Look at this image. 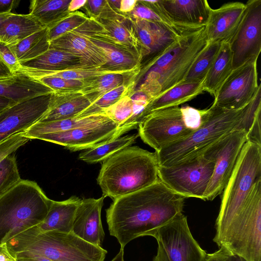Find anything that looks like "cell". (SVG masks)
<instances>
[{"label":"cell","mask_w":261,"mask_h":261,"mask_svg":"<svg viewBox=\"0 0 261 261\" xmlns=\"http://www.w3.org/2000/svg\"><path fill=\"white\" fill-rule=\"evenodd\" d=\"M103 114L111 119L119 127V137L124 134V126L133 115V103L129 95L123 97L117 102L105 109Z\"/></svg>","instance_id":"74e56055"},{"label":"cell","mask_w":261,"mask_h":261,"mask_svg":"<svg viewBox=\"0 0 261 261\" xmlns=\"http://www.w3.org/2000/svg\"><path fill=\"white\" fill-rule=\"evenodd\" d=\"M20 1L0 0V14L11 13V10L17 6Z\"/></svg>","instance_id":"681fc988"},{"label":"cell","mask_w":261,"mask_h":261,"mask_svg":"<svg viewBox=\"0 0 261 261\" xmlns=\"http://www.w3.org/2000/svg\"><path fill=\"white\" fill-rule=\"evenodd\" d=\"M260 114L259 112L254 120V121L247 133V141L261 146V127Z\"/></svg>","instance_id":"bcb514c9"},{"label":"cell","mask_w":261,"mask_h":261,"mask_svg":"<svg viewBox=\"0 0 261 261\" xmlns=\"http://www.w3.org/2000/svg\"><path fill=\"white\" fill-rule=\"evenodd\" d=\"M71 0H33L30 14L48 28L67 16Z\"/></svg>","instance_id":"d6a6232c"},{"label":"cell","mask_w":261,"mask_h":261,"mask_svg":"<svg viewBox=\"0 0 261 261\" xmlns=\"http://www.w3.org/2000/svg\"><path fill=\"white\" fill-rule=\"evenodd\" d=\"M203 91V81L200 83L182 82L152 99L145 109L140 123L149 113L161 109L177 107L193 99Z\"/></svg>","instance_id":"83f0119b"},{"label":"cell","mask_w":261,"mask_h":261,"mask_svg":"<svg viewBox=\"0 0 261 261\" xmlns=\"http://www.w3.org/2000/svg\"><path fill=\"white\" fill-rule=\"evenodd\" d=\"M208 44L205 26L186 30L163 54L145 65L137 90L153 99L180 84Z\"/></svg>","instance_id":"7a4b0ae2"},{"label":"cell","mask_w":261,"mask_h":261,"mask_svg":"<svg viewBox=\"0 0 261 261\" xmlns=\"http://www.w3.org/2000/svg\"><path fill=\"white\" fill-rule=\"evenodd\" d=\"M7 243L11 254L28 251L53 261H104L107 251L80 238L72 232H39L32 227Z\"/></svg>","instance_id":"8992f818"},{"label":"cell","mask_w":261,"mask_h":261,"mask_svg":"<svg viewBox=\"0 0 261 261\" xmlns=\"http://www.w3.org/2000/svg\"><path fill=\"white\" fill-rule=\"evenodd\" d=\"M101 24L109 37L117 43L137 52L142 58L147 52L138 39L130 17L113 7L99 18H96Z\"/></svg>","instance_id":"603a6c76"},{"label":"cell","mask_w":261,"mask_h":261,"mask_svg":"<svg viewBox=\"0 0 261 261\" xmlns=\"http://www.w3.org/2000/svg\"><path fill=\"white\" fill-rule=\"evenodd\" d=\"M13 74L9 69L3 64L0 60V80L9 77Z\"/></svg>","instance_id":"11a10c76"},{"label":"cell","mask_w":261,"mask_h":261,"mask_svg":"<svg viewBox=\"0 0 261 261\" xmlns=\"http://www.w3.org/2000/svg\"><path fill=\"white\" fill-rule=\"evenodd\" d=\"M88 18V15L81 11H76L70 13L62 19L48 28L49 41L75 30Z\"/></svg>","instance_id":"f35d334b"},{"label":"cell","mask_w":261,"mask_h":261,"mask_svg":"<svg viewBox=\"0 0 261 261\" xmlns=\"http://www.w3.org/2000/svg\"><path fill=\"white\" fill-rule=\"evenodd\" d=\"M0 60L13 75L19 72L22 68L10 48L2 42H0Z\"/></svg>","instance_id":"ee69618b"},{"label":"cell","mask_w":261,"mask_h":261,"mask_svg":"<svg viewBox=\"0 0 261 261\" xmlns=\"http://www.w3.org/2000/svg\"><path fill=\"white\" fill-rule=\"evenodd\" d=\"M245 4L231 2L211 9L205 26L208 43H228L232 39L243 19Z\"/></svg>","instance_id":"ffe728a7"},{"label":"cell","mask_w":261,"mask_h":261,"mask_svg":"<svg viewBox=\"0 0 261 261\" xmlns=\"http://www.w3.org/2000/svg\"><path fill=\"white\" fill-rule=\"evenodd\" d=\"M138 127L139 136L155 151L187 138L196 130L178 106L149 113Z\"/></svg>","instance_id":"9c48e42d"},{"label":"cell","mask_w":261,"mask_h":261,"mask_svg":"<svg viewBox=\"0 0 261 261\" xmlns=\"http://www.w3.org/2000/svg\"><path fill=\"white\" fill-rule=\"evenodd\" d=\"M87 0H71L69 6L68 11L73 12L85 6Z\"/></svg>","instance_id":"f5cc1de1"},{"label":"cell","mask_w":261,"mask_h":261,"mask_svg":"<svg viewBox=\"0 0 261 261\" xmlns=\"http://www.w3.org/2000/svg\"><path fill=\"white\" fill-rule=\"evenodd\" d=\"M45 28L43 25L29 14L11 13L0 23V42L8 47L18 44L31 34Z\"/></svg>","instance_id":"f1b7e54d"},{"label":"cell","mask_w":261,"mask_h":261,"mask_svg":"<svg viewBox=\"0 0 261 261\" xmlns=\"http://www.w3.org/2000/svg\"><path fill=\"white\" fill-rule=\"evenodd\" d=\"M52 201L36 182L22 179L0 196V245L42 223Z\"/></svg>","instance_id":"277c9868"},{"label":"cell","mask_w":261,"mask_h":261,"mask_svg":"<svg viewBox=\"0 0 261 261\" xmlns=\"http://www.w3.org/2000/svg\"><path fill=\"white\" fill-rule=\"evenodd\" d=\"M141 69L131 71H116L98 76L85 81L86 84L80 90L92 103L110 91L130 81L140 73Z\"/></svg>","instance_id":"f546056e"},{"label":"cell","mask_w":261,"mask_h":261,"mask_svg":"<svg viewBox=\"0 0 261 261\" xmlns=\"http://www.w3.org/2000/svg\"><path fill=\"white\" fill-rule=\"evenodd\" d=\"M14 104L15 103L10 100L0 97V112Z\"/></svg>","instance_id":"9f6ffc18"},{"label":"cell","mask_w":261,"mask_h":261,"mask_svg":"<svg viewBox=\"0 0 261 261\" xmlns=\"http://www.w3.org/2000/svg\"><path fill=\"white\" fill-rule=\"evenodd\" d=\"M261 179V146L249 141L243 145L222 193L216 221L220 233L242 206L255 184Z\"/></svg>","instance_id":"ba28073f"},{"label":"cell","mask_w":261,"mask_h":261,"mask_svg":"<svg viewBox=\"0 0 261 261\" xmlns=\"http://www.w3.org/2000/svg\"><path fill=\"white\" fill-rule=\"evenodd\" d=\"M92 17L98 18L110 8L111 5L107 0H88L85 5ZM87 8V9H88Z\"/></svg>","instance_id":"f6af8a7d"},{"label":"cell","mask_w":261,"mask_h":261,"mask_svg":"<svg viewBox=\"0 0 261 261\" xmlns=\"http://www.w3.org/2000/svg\"><path fill=\"white\" fill-rule=\"evenodd\" d=\"M49 45L48 28H45L9 47L21 64L42 55L49 48Z\"/></svg>","instance_id":"836d02e7"},{"label":"cell","mask_w":261,"mask_h":261,"mask_svg":"<svg viewBox=\"0 0 261 261\" xmlns=\"http://www.w3.org/2000/svg\"><path fill=\"white\" fill-rule=\"evenodd\" d=\"M55 92L80 91L85 86V81L66 80L55 76H44L38 79Z\"/></svg>","instance_id":"b9f144b4"},{"label":"cell","mask_w":261,"mask_h":261,"mask_svg":"<svg viewBox=\"0 0 261 261\" xmlns=\"http://www.w3.org/2000/svg\"><path fill=\"white\" fill-rule=\"evenodd\" d=\"M222 44L220 43H208L206 47L194 61L182 82L200 83L203 82L216 58Z\"/></svg>","instance_id":"d590c367"},{"label":"cell","mask_w":261,"mask_h":261,"mask_svg":"<svg viewBox=\"0 0 261 261\" xmlns=\"http://www.w3.org/2000/svg\"><path fill=\"white\" fill-rule=\"evenodd\" d=\"M232 58L229 43H222L203 81L204 91L208 92L214 97L216 96L219 89L233 70Z\"/></svg>","instance_id":"4dcf8cb0"},{"label":"cell","mask_w":261,"mask_h":261,"mask_svg":"<svg viewBox=\"0 0 261 261\" xmlns=\"http://www.w3.org/2000/svg\"><path fill=\"white\" fill-rule=\"evenodd\" d=\"M158 244L157 253L152 261H169L163 247L160 243Z\"/></svg>","instance_id":"db71d44e"},{"label":"cell","mask_w":261,"mask_h":261,"mask_svg":"<svg viewBox=\"0 0 261 261\" xmlns=\"http://www.w3.org/2000/svg\"><path fill=\"white\" fill-rule=\"evenodd\" d=\"M82 199L73 196L60 201L53 200L44 221L34 226L39 232H72L75 213Z\"/></svg>","instance_id":"4316f807"},{"label":"cell","mask_w":261,"mask_h":261,"mask_svg":"<svg viewBox=\"0 0 261 261\" xmlns=\"http://www.w3.org/2000/svg\"><path fill=\"white\" fill-rule=\"evenodd\" d=\"M260 88L257 61L246 63L232 71L217 92L213 104L229 110H241L253 99Z\"/></svg>","instance_id":"5bb4252c"},{"label":"cell","mask_w":261,"mask_h":261,"mask_svg":"<svg viewBox=\"0 0 261 261\" xmlns=\"http://www.w3.org/2000/svg\"><path fill=\"white\" fill-rule=\"evenodd\" d=\"M236 34L229 44L233 70L257 61L261 51V0H250Z\"/></svg>","instance_id":"4fadbf2b"},{"label":"cell","mask_w":261,"mask_h":261,"mask_svg":"<svg viewBox=\"0 0 261 261\" xmlns=\"http://www.w3.org/2000/svg\"><path fill=\"white\" fill-rule=\"evenodd\" d=\"M138 136L135 134L106 141L81 153L79 158L90 164L103 161L134 143Z\"/></svg>","instance_id":"e575fe53"},{"label":"cell","mask_w":261,"mask_h":261,"mask_svg":"<svg viewBox=\"0 0 261 261\" xmlns=\"http://www.w3.org/2000/svg\"><path fill=\"white\" fill-rule=\"evenodd\" d=\"M119 127L111 119L68 130L34 136L32 139L52 142L71 151L88 149L119 137Z\"/></svg>","instance_id":"2e32d148"},{"label":"cell","mask_w":261,"mask_h":261,"mask_svg":"<svg viewBox=\"0 0 261 261\" xmlns=\"http://www.w3.org/2000/svg\"><path fill=\"white\" fill-rule=\"evenodd\" d=\"M55 92L38 79L20 73L0 80V97L15 103Z\"/></svg>","instance_id":"d4e9b609"},{"label":"cell","mask_w":261,"mask_h":261,"mask_svg":"<svg viewBox=\"0 0 261 261\" xmlns=\"http://www.w3.org/2000/svg\"><path fill=\"white\" fill-rule=\"evenodd\" d=\"M30 139L25 137L24 132L12 135L0 143V162L18 148L24 145Z\"/></svg>","instance_id":"7bdbcfd3"},{"label":"cell","mask_w":261,"mask_h":261,"mask_svg":"<svg viewBox=\"0 0 261 261\" xmlns=\"http://www.w3.org/2000/svg\"><path fill=\"white\" fill-rule=\"evenodd\" d=\"M49 48L77 55L90 67H101L107 63L102 53L91 41L81 26L50 41Z\"/></svg>","instance_id":"cb8c5ba5"},{"label":"cell","mask_w":261,"mask_h":261,"mask_svg":"<svg viewBox=\"0 0 261 261\" xmlns=\"http://www.w3.org/2000/svg\"><path fill=\"white\" fill-rule=\"evenodd\" d=\"M185 198L159 179L144 189L119 197L106 210L110 234L121 248L140 237H152L182 213Z\"/></svg>","instance_id":"6da1fadb"},{"label":"cell","mask_w":261,"mask_h":261,"mask_svg":"<svg viewBox=\"0 0 261 261\" xmlns=\"http://www.w3.org/2000/svg\"><path fill=\"white\" fill-rule=\"evenodd\" d=\"M109 4L115 9L119 11L120 6L121 0H108Z\"/></svg>","instance_id":"680465c9"},{"label":"cell","mask_w":261,"mask_h":261,"mask_svg":"<svg viewBox=\"0 0 261 261\" xmlns=\"http://www.w3.org/2000/svg\"><path fill=\"white\" fill-rule=\"evenodd\" d=\"M163 247L169 261H204L207 255L194 238L182 213L158 228L152 236Z\"/></svg>","instance_id":"7c38bea8"},{"label":"cell","mask_w":261,"mask_h":261,"mask_svg":"<svg viewBox=\"0 0 261 261\" xmlns=\"http://www.w3.org/2000/svg\"><path fill=\"white\" fill-rule=\"evenodd\" d=\"M130 17L136 35L147 52L145 65L163 54L184 31L180 33L162 23Z\"/></svg>","instance_id":"d6986e66"},{"label":"cell","mask_w":261,"mask_h":261,"mask_svg":"<svg viewBox=\"0 0 261 261\" xmlns=\"http://www.w3.org/2000/svg\"><path fill=\"white\" fill-rule=\"evenodd\" d=\"M133 87V82L121 85L107 92L91 104L76 117L101 113L125 95H128Z\"/></svg>","instance_id":"8d00e7d4"},{"label":"cell","mask_w":261,"mask_h":261,"mask_svg":"<svg viewBox=\"0 0 261 261\" xmlns=\"http://www.w3.org/2000/svg\"><path fill=\"white\" fill-rule=\"evenodd\" d=\"M91 104L80 91L55 92L49 110L38 122L76 117Z\"/></svg>","instance_id":"484cf974"},{"label":"cell","mask_w":261,"mask_h":261,"mask_svg":"<svg viewBox=\"0 0 261 261\" xmlns=\"http://www.w3.org/2000/svg\"><path fill=\"white\" fill-rule=\"evenodd\" d=\"M114 72L116 71L107 70L101 67H86L53 72L45 76H51L66 80L86 81L98 76Z\"/></svg>","instance_id":"60d3db41"},{"label":"cell","mask_w":261,"mask_h":261,"mask_svg":"<svg viewBox=\"0 0 261 261\" xmlns=\"http://www.w3.org/2000/svg\"><path fill=\"white\" fill-rule=\"evenodd\" d=\"M158 169L155 152L127 147L103 161L97 182L103 195L114 200L155 182Z\"/></svg>","instance_id":"3957f363"},{"label":"cell","mask_w":261,"mask_h":261,"mask_svg":"<svg viewBox=\"0 0 261 261\" xmlns=\"http://www.w3.org/2000/svg\"><path fill=\"white\" fill-rule=\"evenodd\" d=\"M204 261H231L230 255L224 249L219 248L211 253H207Z\"/></svg>","instance_id":"c3c4849f"},{"label":"cell","mask_w":261,"mask_h":261,"mask_svg":"<svg viewBox=\"0 0 261 261\" xmlns=\"http://www.w3.org/2000/svg\"><path fill=\"white\" fill-rule=\"evenodd\" d=\"M53 94L24 100L0 112V143L38 122L49 110Z\"/></svg>","instance_id":"e0dca14e"},{"label":"cell","mask_w":261,"mask_h":261,"mask_svg":"<svg viewBox=\"0 0 261 261\" xmlns=\"http://www.w3.org/2000/svg\"><path fill=\"white\" fill-rule=\"evenodd\" d=\"M0 261H16L9 251L7 243L0 245Z\"/></svg>","instance_id":"816d5d0a"},{"label":"cell","mask_w":261,"mask_h":261,"mask_svg":"<svg viewBox=\"0 0 261 261\" xmlns=\"http://www.w3.org/2000/svg\"><path fill=\"white\" fill-rule=\"evenodd\" d=\"M231 261H246L242 258L236 255H230Z\"/></svg>","instance_id":"91938a15"},{"label":"cell","mask_w":261,"mask_h":261,"mask_svg":"<svg viewBox=\"0 0 261 261\" xmlns=\"http://www.w3.org/2000/svg\"><path fill=\"white\" fill-rule=\"evenodd\" d=\"M105 196L98 199H82L76 210L72 232L95 246L102 247L105 232L101 220V211Z\"/></svg>","instance_id":"44dd1931"},{"label":"cell","mask_w":261,"mask_h":261,"mask_svg":"<svg viewBox=\"0 0 261 261\" xmlns=\"http://www.w3.org/2000/svg\"><path fill=\"white\" fill-rule=\"evenodd\" d=\"M111 261H124V248L120 247L119 252Z\"/></svg>","instance_id":"6f0895ef"},{"label":"cell","mask_w":261,"mask_h":261,"mask_svg":"<svg viewBox=\"0 0 261 261\" xmlns=\"http://www.w3.org/2000/svg\"><path fill=\"white\" fill-rule=\"evenodd\" d=\"M81 27L106 57L107 63L101 68L115 71L141 69L142 57L137 52L113 41L96 18L89 17Z\"/></svg>","instance_id":"9a60e30c"},{"label":"cell","mask_w":261,"mask_h":261,"mask_svg":"<svg viewBox=\"0 0 261 261\" xmlns=\"http://www.w3.org/2000/svg\"><path fill=\"white\" fill-rule=\"evenodd\" d=\"M137 0H121L119 12L123 14L130 13L136 6Z\"/></svg>","instance_id":"f907efd6"},{"label":"cell","mask_w":261,"mask_h":261,"mask_svg":"<svg viewBox=\"0 0 261 261\" xmlns=\"http://www.w3.org/2000/svg\"><path fill=\"white\" fill-rule=\"evenodd\" d=\"M213 241L230 255L246 261H261V179L242 206Z\"/></svg>","instance_id":"52a82bcc"},{"label":"cell","mask_w":261,"mask_h":261,"mask_svg":"<svg viewBox=\"0 0 261 261\" xmlns=\"http://www.w3.org/2000/svg\"><path fill=\"white\" fill-rule=\"evenodd\" d=\"M11 13L12 12L0 14V23L8 17Z\"/></svg>","instance_id":"94428289"},{"label":"cell","mask_w":261,"mask_h":261,"mask_svg":"<svg viewBox=\"0 0 261 261\" xmlns=\"http://www.w3.org/2000/svg\"><path fill=\"white\" fill-rule=\"evenodd\" d=\"M215 162L204 155L172 166H159V179L185 198L204 200Z\"/></svg>","instance_id":"30bf717a"},{"label":"cell","mask_w":261,"mask_h":261,"mask_svg":"<svg viewBox=\"0 0 261 261\" xmlns=\"http://www.w3.org/2000/svg\"><path fill=\"white\" fill-rule=\"evenodd\" d=\"M158 4L167 20L184 29L206 26L212 9L206 0H159Z\"/></svg>","instance_id":"ac0fdd59"},{"label":"cell","mask_w":261,"mask_h":261,"mask_svg":"<svg viewBox=\"0 0 261 261\" xmlns=\"http://www.w3.org/2000/svg\"><path fill=\"white\" fill-rule=\"evenodd\" d=\"M16 261H53L45 257L28 251H22L12 254Z\"/></svg>","instance_id":"7dc6e473"},{"label":"cell","mask_w":261,"mask_h":261,"mask_svg":"<svg viewBox=\"0 0 261 261\" xmlns=\"http://www.w3.org/2000/svg\"><path fill=\"white\" fill-rule=\"evenodd\" d=\"M21 65L22 68L17 73L36 79L45 76L53 72L90 67L84 59L77 55L50 48L40 56L23 63Z\"/></svg>","instance_id":"7402d4cb"},{"label":"cell","mask_w":261,"mask_h":261,"mask_svg":"<svg viewBox=\"0 0 261 261\" xmlns=\"http://www.w3.org/2000/svg\"><path fill=\"white\" fill-rule=\"evenodd\" d=\"M20 180L15 155L11 153L0 162V196Z\"/></svg>","instance_id":"ab89813d"},{"label":"cell","mask_w":261,"mask_h":261,"mask_svg":"<svg viewBox=\"0 0 261 261\" xmlns=\"http://www.w3.org/2000/svg\"><path fill=\"white\" fill-rule=\"evenodd\" d=\"M109 119L106 115L99 113L53 122H37L24 132V135L29 139H32L37 135L64 132L102 122Z\"/></svg>","instance_id":"1f68e13d"},{"label":"cell","mask_w":261,"mask_h":261,"mask_svg":"<svg viewBox=\"0 0 261 261\" xmlns=\"http://www.w3.org/2000/svg\"><path fill=\"white\" fill-rule=\"evenodd\" d=\"M246 106L229 110L213 103L200 127L187 138L155 152L159 166H172L202 155L214 143L238 129Z\"/></svg>","instance_id":"5b68a950"},{"label":"cell","mask_w":261,"mask_h":261,"mask_svg":"<svg viewBox=\"0 0 261 261\" xmlns=\"http://www.w3.org/2000/svg\"><path fill=\"white\" fill-rule=\"evenodd\" d=\"M247 141V133L244 130L234 129L214 143L203 153L202 155L215 162L204 200H213L222 194Z\"/></svg>","instance_id":"8fae6325"}]
</instances>
